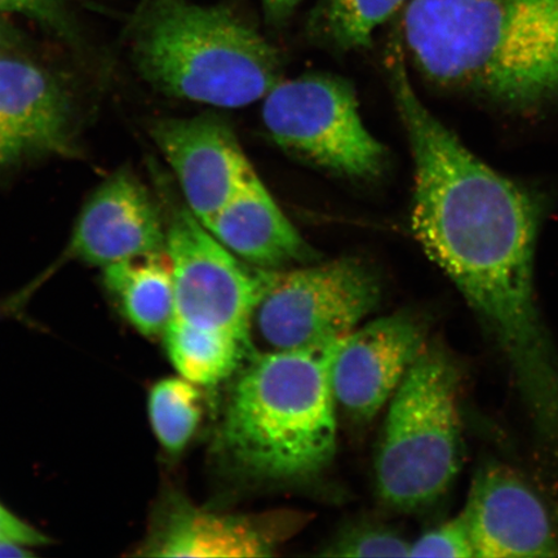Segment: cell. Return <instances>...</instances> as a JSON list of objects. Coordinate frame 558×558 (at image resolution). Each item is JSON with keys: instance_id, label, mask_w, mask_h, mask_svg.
I'll use <instances>...</instances> for the list:
<instances>
[{"instance_id": "17", "label": "cell", "mask_w": 558, "mask_h": 558, "mask_svg": "<svg viewBox=\"0 0 558 558\" xmlns=\"http://www.w3.org/2000/svg\"><path fill=\"white\" fill-rule=\"evenodd\" d=\"M167 354L180 376L197 386H215L230 378L253 354V344L234 335L171 319L167 326Z\"/></svg>"}, {"instance_id": "11", "label": "cell", "mask_w": 558, "mask_h": 558, "mask_svg": "<svg viewBox=\"0 0 558 558\" xmlns=\"http://www.w3.org/2000/svg\"><path fill=\"white\" fill-rule=\"evenodd\" d=\"M150 135L199 222L255 174L234 131L218 117L163 118L151 124Z\"/></svg>"}, {"instance_id": "20", "label": "cell", "mask_w": 558, "mask_h": 558, "mask_svg": "<svg viewBox=\"0 0 558 558\" xmlns=\"http://www.w3.org/2000/svg\"><path fill=\"white\" fill-rule=\"evenodd\" d=\"M411 542L396 530L357 523L347 527L326 547L323 556L331 557H410Z\"/></svg>"}, {"instance_id": "26", "label": "cell", "mask_w": 558, "mask_h": 558, "mask_svg": "<svg viewBox=\"0 0 558 558\" xmlns=\"http://www.w3.org/2000/svg\"><path fill=\"white\" fill-rule=\"evenodd\" d=\"M13 47V39L9 31L0 24V58L7 53H11Z\"/></svg>"}, {"instance_id": "8", "label": "cell", "mask_w": 558, "mask_h": 558, "mask_svg": "<svg viewBox=\"0 0 558 558\" xmlns=\"http://www.w3.org/2000/svg\"><path fill=\"white\" fill-rule=\"evenodd\" d=\"M172 267V319L234 335L251 344V323L267 269L251 268L230 253L187 208L166 221Z\"/></svg>"}, {"instance_id": "19", "label": "cell", "mask_w": 558, "mask_h": 558, "mask_svg": "<svg viewBox=\"0 0 558 558\" xmlns=\"http://www.w3.org/2000/svg\"><path fill=\"white\" fill-rule=\"evenodd\" d=\"M197 384L179 376L166 378L151 388L148 401L153 430L170 453H180L191 442L202 417Z\"/></svg>"}, {"instance_id": "10", "label": "cell", "mask_w": 558, "mask_h": 558, "mask_svg": "<svg viewBox=\"0 0 558 558\" xmlns=\"http://www.w3.org/2000/svg\"><path fill=\"white\" fill-rule=\"evenodd\" d=\"M75 105L65 83L37 62L0 58V169L73 156Z\"/></svg>"}, {"instance_id": "23", "label": "cell", "mask_w": 558, "mask_h": 558, "mask_svg": "<svg viewBox=\"0 0 558 558\" xmlns=\"http://www.w3.org/2000/svg\"><path fill=\"white\" fill-rule=\"evenodd\" d=\"M0 542H13L23 546H40L48 542L47 536L27 525L0 505Z\"/></svg>"}, {"instance_id": "16", "label": "cell", "mask_w": 558, "mask_h": 558, "mask_svg": "<svg viewBox=\"0 0 558 558\" xmlns=\"http://www.w3.org/2000/svg\"><path fill=\"white\" fill-rule=\"evenodd\" d=\"M104 284L123 317L145 337L163 333L174 310L173 277L166 253L108 265Z\"/></svg>"}, {"instance_id": "7", "label": "cell", "mask_w": 558, "mask_h": 558, "mask_svg": "<svg viewBox=\"0 0 558 558\" xmlns=\"http://www.w3.org/2000/svg\"><path fill=\"white\" fill-rule=\"evenodd\" d=\"M378 277L352 257L294 270L267 269L251 331L269 351L345 338L379 305Z\"/></svg>"}, {"instance_id": "5", "label": "cell", "mask_w": 558, "mask_h": 558, "mask_svg": "<svg viewBox=\"0 0 558 558\" xmlns=\"http://www.w3.org/2000/svg\"><path fill=\"white\" fill-rule=\"evenodd\" d=\"M462 374L442 344L429 343L389 401L375 459L383 504L416 512L437 504L462 469Z\"/></svg>"}, {"instance_id": "1", "label": "cell", "mask_w": 558, "mask_h": 558, "mask_svg": "<svg viewBox=\"0 0 558 558\" xmlns=\"http://www.w3.org/2000/svg\"><path fill=\"white\" fill-rule=\"evenodd\" d=\"M388 72L414 160L415 239L507 362L541 441L558 446V351L534 283L541 201L473 155L425 107L400 53Z\"/></svg>"}, {"instance_id": "15", "label": "cell", "mask_w": 558, "mask_h": 558, "mask_svg": "<svg viewBox=\"0 0 558 558\" xmlns=\"http://www.w3.org/2000/svg\"><path fill=\"white\" fill-rule=\"evenodd\" d=\"M275 543L254 521L173 504L157 523L145 555L253 558L274 555Z\"/></svg>"}, {"instance_id": "14", "label": "cell", "mask_w": 558, "mask_h": 558, "mask_svg": "<svg viewBox=\"0 0 558 558\" xmlns=\"http://www.w3.org/2000/svg\"><path fill=\"white\" fill-rule=\"evenodd\" d=\"M201 225L230 253L256 268L283 269L313 260V250L256 173L225 207Z\"/></svg>"}, {"instance_id": "2", "label": "cell", "mask_w": 558, "mask_h": 558, "mask_svg": "<svg viewBox=\"0 0 558 558\" xmlns=\"http://www.w3.org/2000/svg\"><path fill=\"white\" fill-rule=\"evenodd\" d=\"M402 35L448 93L523 116L558 104V0H409Z\"/></svg>"}, {"instance_id": "18", "label": "cell", "mask_w": 558, "mask_h": 558, "mask_svg": "<svg viewBox=\"0 0 558 558\" xmlns=\"http://www.w3.org/2000/svg\"><path fill=\"white\" fill-rule=\"evenodd\" d=\"M409 0H320L313 32L340 51L372 45L373 35Z\"/></svg>"}, {"instance_id": "3", "label": "cell", "mask_w": 558, "mask_h": 558, "mask_svg": "<svg viewBox=\"0 0 558 558\" xmlns=\"http://www.w3.org/2000/svg\"><path fill=\"white\" fill-rule=\"evenodd\" d=\"M343 339L250 355L220 432L236 469L260 480L299 481L330 464L338 446L331 368Z\"/></svg>"}, {"instance_id": "6", "label": "cell", "mask_w": 558, "mask_h": 558, "mask_svg": "<svg viewBox=\"0 0 558 558\" xmlns=\"http://www.w3.org/2000/svg\"><path fill=\"white\" fill-rule=\"evenodd\" d=\"M263 122L291 156L339 177L372 179L387 153L360 114L351 83L329 74L281 81L264 97Z\"/></svg>"}, {"instance_id": "25", "label": "cell", "mask_w": 558, "mask_h": 558, "mask_svg": "<svg viewBox=\"0 0 558 558\" xmlns=\"http://www.w3.org/2000/svg\"><path fill=\"white\" fill-rule=\"evenodd\" d=\"M34 554L27 549L23 544L13 543V542H0V558L3 557H33Z\"/></svg>"}, {"instance_id": "4", "label": "cell", "mask_w": 558, "mask_h": 558, "mask_svg": "<svg viewBox=\"0 0 558 558\" xmlns=\"http://www.w3.org/2000/svg\"><path fill=\"white\" fill-rule=\"evenodd\" d=\"M130 48L140 76L174 99L242 108L282 81L277 48L222 5L143 0Z\"/></svg>"}, {"instance_id": "13", "label": "cell", "mask_w": 558, "mask_h": 558, "mask_svg": "<svg viewBox=\"0 0 558 558\" xmlns=\"http://www.w3.org/2000/svg\"><path fill=\"white\" fill-rule=\"evenodd\" d=\"M166 253V222L142 181L128 169L90 194L66 247L70 259L108 267L132 257Z\"/></svg>"}, {"instance_id": "21", "label": "cell", "mask_w": 558, "mask_h": 558, "mask_svg": "<svg viewBox=\"0 0 558 558\" xmlns=\"http://www.w3.org/2000/svg\"><path fill=\"white\" fill-rule=\"evenodd\" d=\"M410 557H476L470 525L463 511L442 525L418 536L411 543Z\"/></svg>"}, {"instance_id": "22", "label": "cell", "mask_w": 558, "mask_h": 558, "mask_svg": "<svg viewBox=\"0 0 558 558\" xmlns=\"http://www.w3.org/2000/svg\"><path fill=\"white\" fill-rule=\"evenodd\" d=\"M0 11L31 19L68 44L80 41V31L69 0H0Z\"/></svg>"}, {"instance_id": "12", "label": "cell", "mask_w": 558, "mask_h": 558, "mask_svg": "<svg viewBox=\"0 0 558 558\" xmlns=\"http://www.w3.org/2000/svg\"><path fill=\"white\" fill-rule=\"evenodd\" d=\"M463 513L478 558L558 557V533L546 505L505 464L480 465Z\"/></svg>"}, {"instance_id": "9", "label": "cell", "mask_w": 558, "mask_h": 558, "mask_svg": "<svg viewBox=\"0 0 558 558\" xmlns=\"http://www.w3.org/2000/svg\"><path fill=\"white\" fill-rule=\"evenodd\" d=\"M428 329L411 313L374 319L341 341L331 368L338 407L354 424H368L392 399L423 352Z\"/></svg>"}, {"instance_id": "24", "label": "cell", "mask_w": 558, "mask_h": 558, "mask_svg": "<svg viewBox=\"0 0 558 558\" xmlns=\"http://www.w3.org/2000/svg\"><path fill=\"white\" fill-rule=\"evenodd\" d=\"M302 0H262L265 17L271 25H282L295 12Z\"/></svg>"}]
</instances>
